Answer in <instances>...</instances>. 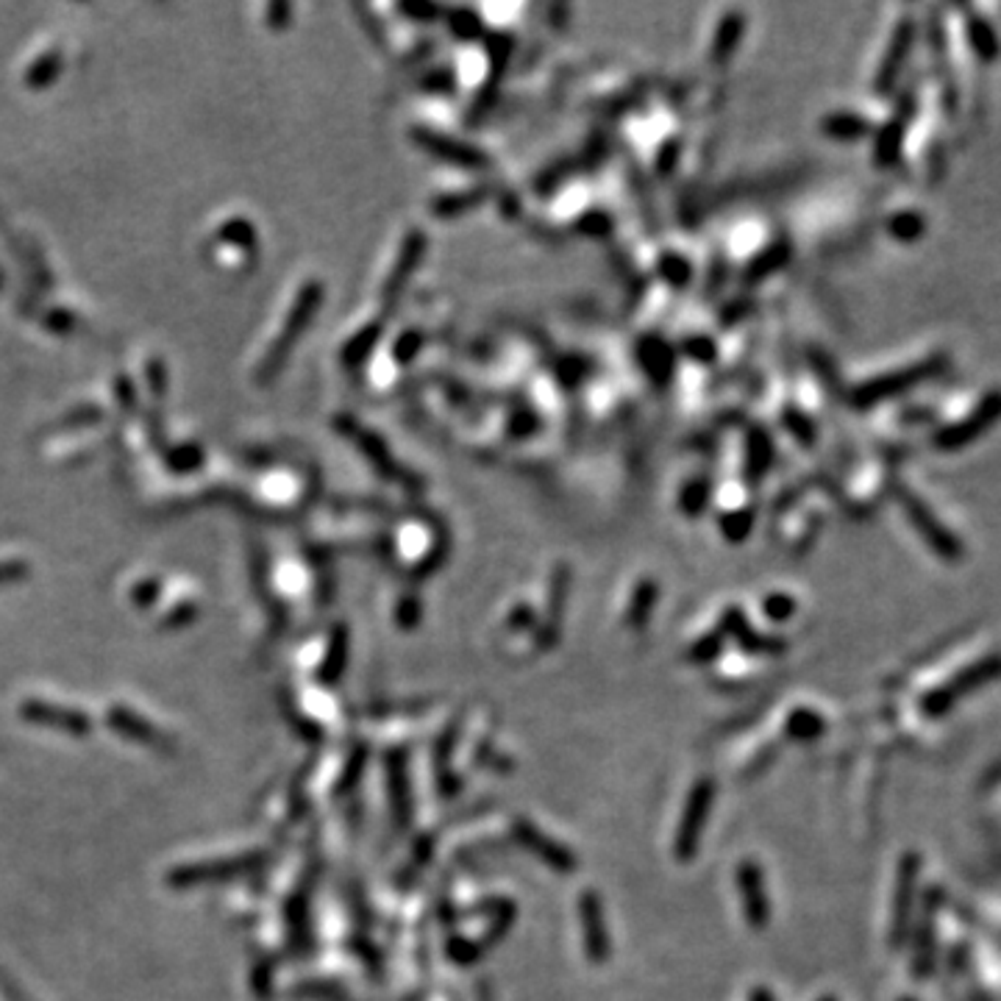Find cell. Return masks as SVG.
Returning a JSON list of instances; mask_svg holds the SVG:
<instances>
[{
    "mask_svg": "<svg viewBox=\"0 0 1001 1001\" xmlns=\"http://www.w3.org/2000/svg\"><path fill=\"white\" fill-rule=\"evenodd\" d=\"M948 365H952V359H948V354H943V350L941 354H929L921 363L887 370V373H879L874 376V379L863 381V384H856L854 390L849 392V401L856 410H874V406L885 404V401L899 399L905 392L937 379L941 373H946Z\"/></svg>",
    "mask_w": 1001,
    "mask_h": 1001,
    "instance_id": "cell-1",
    "label": "cell"
},
{
    "mask_svg": "<svg viewBox=\"0 0 1001 1001\" xmlns=\"http://www.w3.org/2000/svg\"><path fill=\"white\" fill-rule=\"evenodd\" d=\"M1001 421V387H993L977 401L974 410L965 412L959 421L941 423L929 437V446L941 453H954L968 448L971 442H977L979 437H985L996 423Z\"/></svg>",
    "mask_w": 1001,
    "mask_h": 1001,
    "instance_id": "cell-2",
    "label": "cell"
},
{
    "mask_svg": "<svg viewBox=\"0 0 1001 1001\" xmlns=\"http://www.w3.org/2000/svg\"><path fill=\"white\" fill-rule=\"evenodd\" d=\"M890 490H893V498H896V504H899L901 513H905V518L916 526V531L921 534V540L929 545V549L935 551V554H941V560H946V562L963 560V554H965L963 540H959L957 534H954V531L948 529V526L943 523L935 513H932V507H929L927 500H923L916 490H910L907 484H901V482H893Z\"/></svg>",
    "mask_w": 1001,
    "mask_h": 1001,
    "instance_id": "cell-3",
    "label": "cell"
},
{
    "mask_svg": "<svg viewBox=\"0 0 1001 1001\" xmlns=\"http://www.w3.org/2000/svg\"><path fill=\"white\" fill-rule=\"evenodd\" d=\"M916 115H918V90L916 87H910V90H905L899 97H896V110H893V115L887 117L879 128H876L874 162L879 164V168H893V164L899 162L901 148H905L907 128H910V123L916 120Z\"/></svg>",
    "mask_w": 1001,
    "mask_h": 1001,
    "instance_id": "cell-4",
    "label": "cell"
},
{
    "mask_svg": "<svg viewBox=\"0 0 1001 1001\" xmlns=\"http://www.w3.org/2000/svg\"><path fill=\"white\" fill-rule=\"evenodd\" d=\"M916 34H918V25H916V18H910V14L901 18L899 23H896V28H893L890 43H887L885 56H882V61H879V70H876V76H874V92L879 97H887L893 90H896V84H899L907 61H910L912 45H916Z\"/></svg>",
    "mask_w": 1001,
    "mask_h": 1001,
    "instance_id": "cell-5",
    "label": "cell"
},
{
    "mask_svg": "<svg viewBox=\"0 0 1001 1001\" xmlns=\"http://www.w3.org/2000/svg\"><path fill=\"white\" fill-rule=\"evenodd\" d=\"M318 301H320V284H307V287L301 290V296H298L296 307H292L290 320H287V323L281 326V334H278V337L273 340L271 348L265 350V359H262V370H260L262 381H267V376H273L278 368H281L284 354L292 348V343L298 340V334L303 332L309 314L314 312Z\"/></svg>",
    "mask_w": 1001,
    "mask_h": 1001,
    "instance_id": "cell-6",
    "label": "cell"
},
{
    "mask_svg": "<svg viewBox=\"0 0 1001 1001\" xmlns=\"http://www.w3.org/2000/svg\"><path fill=\"white\" fill-rule=\"evenodd\" d=\"M927 39H929V54H932V59H935V73H937V79H941V87H943V106H946V115L954 117L959 110V84H957V79H954L952 59H948L946 25H943L941 12L929 14Z\"/></svg>",
    "mask_w": 1001,
    "mask_h": 1001,
    "instance_id": "cell-7",
    "label": "cell"
},
{
    "mask_svg": "<svg viewBox=\"0 0 1001 1001\" xmlns=\"http://www.w3.org/2000/svg\"><path fill=\"white\" fill-rule=\"evenodd\" d=\"M20 715L31 724L45 726V729H59L67 732V735L84 737L87 732L92 729L90 718H87L84 712L73 710V706L65 704H54V701H43V699H31L20 706Z\"/></svg>",
    "mask_w": 1001,
    "mask_h": 1001,
    "instance_id": "cell-8",
    "label": "cell"
},
{
    "mask_svg": "<svg viewBox=\"0 0 1001 1001\" xmlns=\"http://www.w3.org/2000/svg\"><path fill=\"white\" fill-rule=\"evenodd\" d=\"M262 860V854H237L231 860H209V863H195L187 865V868L175 871L170 876L173 885H198V882H218V879H231V876H240L245 871H251V865H256Z\"/></svg>",
    "mask_w": 1001,
    "mask_h": 1001,
    "instance_id": "cell-9",
    "label": "cell"
},
{
    "mask_svg": "<svg viewBox=\"0 0 1001 1001\" xmlns=\"http://www.w3.org/2000/svg\"><path fill=\"white\" fill-rule=\"evenodd\" d=\"M963 18H965V39L971 45L974 56L979 61H996L1001 56V39L999 31L993 28L988 18L982 12L971 7H963Z\"/></svg>",
    "mask_w": 1001,
    "mask_h": 1001,
    "instance_id": "cell-10",
    "label": "cell"
},
{
    "mask_svg": "<svg viewBox=\"0 0 1001 1001\" xmlns=\"http://www.w3.org/2000/svg\"><path fill=\"white\" fill-rule=\"evenodd\" d=\"M110 726H115L120 735H126L128 740L142 743V746H151V748L168 746V740L162 737V732H159L153 724H148L146 718H139L137 712H131V710H120V706H117V710H110Z\"/></svg>",
    "mask_w": 1001,
    "mask_h": 1001,
    "instance_id": "cell-11",
    "label": "cell"
},
{
    "mask_svg": "<svg viewBox=\"0 0 1001 1001\" xmlns=\"http://www.w3.org/2000/svg\"><path fill=\"white\" fill-rule=\"evenodd\" d=\"M820 131L827 137L840 139V142H856L874 134V123L868 117L856 115V112H835L820 120Z\"/></svg>",
    "mask_w": 1001,
    "mask_h": 1001,
    "instance_id": "cell-12",
    "label": "cell"
},
{
    "mask_svg": "<svg viewBox=\"0 0 1001 1001\" xmlns=\"http://www.w3.org/2000/svg\"><path fill=\"white\" fill-rule=\"evenodd\" d=\"M887 231H890L893 240L899 242H916L921 240L923 231H927V218H923L921 211H899V215H893L890 223H887Z\"/></svg>",
    "mask_w": 1001,
    "mask_h": 1001,
    "instance_id": "cell-13",
    "label": "cell"
},
{
    "mask_svg": "<svg viewBox=\"0 0 1001 1001\" xmlns=\"http://www.w3.org/2000/svg\"><path fill=\"white\" fill-rule=\"evenodd\" d=\"M746 890H748V901H746V910H748V916L755 918V921H762V918H766V899H762V887H760V876H755L751 874V871H748L746 874Z\"/></svg>",
    "mask_w": 1001,
    "mask_h": 1001,
    "instance_id": "cell-14",
    "label": "cell"
},
{
    "mask_svg": "<svg viewBox=\"0 0 1001 1001\" xmlns=\"http://www.w3.org/2000/svg\"><path fill=\"white\" fill-rule=\"evenodd\" d=\"M901 421L905 426H929L937 421V412L932 406H912V410L901 412Z\"/></svg>",
    "mask_w": 1001,
    "mask_h": 1001,
    "instance_id": "cell-15",
    "label": "cell"
},
{
    "mask_svg": "<svg viewBox=\"0 0 1001 1001\" xmlns=\"http://www.w3.org/2000/svg\"><path fill=\"white\" fill-rule=\"evenodd\" d=\"M23 574V565L12 562V565H0V582H14Z\"/></svg>",
    "mask_w": 1001,
    "mask_h": 1001,
    "instance_id": "cell-16",
    "label": "cell"
}]
</instances>
